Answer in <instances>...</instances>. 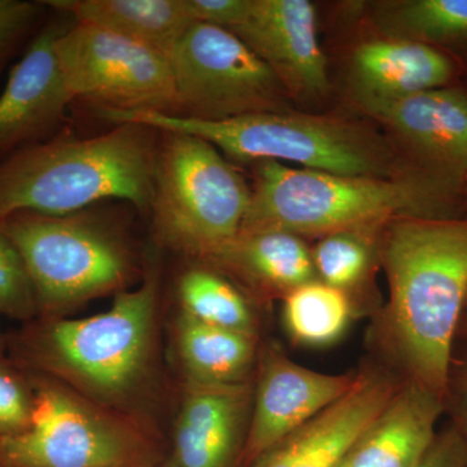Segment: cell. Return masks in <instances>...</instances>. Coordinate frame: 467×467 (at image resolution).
Masks as SVG:
<instances>
[{"label": "cell", "mask_w": 467, "mask_h": 467, "mask_svg": "<svg viewBox=\"0 0 467 467\" xmlns=\"http://www.w3.org/2000/svg\"><path fill=\"white\" fill-rule=\"evenodd\" d=\"M377 238L389 285V343L409 379L447 400L467 304V218L395 217Z\"/></svg>", "instance_id": "obj_1"}, {"label": "cell", "mask_w": 467, "mask_h": 467, "mask_svg": "<svg viewBox=\"0 0 467 467\" xmlns=\"http://www.w3.org/2000/svg\"><path fill=\"white\" fill-rule=\"evenodd\" d=\"M159 275L115 295L106 312L38 317L7 337L18 368L42 374L100 407L133 418L156 376Z\"/></svg>", "instance_id": "obj_2"}, {"label": "cell", "mask_w": 467, "mask_h": 467, "mask_svg": "<svg viewBox=\"0 0 467 467\" xmlns=\"http://www.w3.org/2000/svg\"><path fill=\"white\" fill-rule=\"evenodd\" d=\"M156 133L119 124L97 137L50 138L17 150L0 161V220L17 212L67 216L107 199L149 209Z\"/></svg>", "instance_id": "obj_3"}, {"label": "cell", "mask_w": 467, "mask_h": 467, "mask_svg": "<svg viewBox=\"0 0 467 467\" xmlns=\"http://www.w3.org/2000/svg\"><path fill=\"white\" fill-rule=\"evenodd\" d=\"M254 171L241 233L325 236L378 229L395 217H451L447 212L460 202L418 177H353L276 161L256 162Z\"/></svg>", "instance_id": "obj_4"}, {"label": "cell", "mask_w": 467, "mask_h": 467, "mask_svg": "<svg viewBox=\"0 0 467 467\" xmlns=\"http://www.w3.org/2000/svg\"><path fill=\"white\" fill-rule=\"evenodd\" d=\"M101 119L147 126L207 140L236 161L296 162L301 168L353 177H414L401 167L389 140L368 126L335 116L256 113L223 121H202L152 110L100 109Z\"/></svg>", "instance_id": "obj_5"}, {"label": "cell", "mask_w": 467, "mask_h": 467, "mask_svg": "<svg viewBox=\"0 0 467 467\" xmlns=\"http://www.w3.org/2000/svg\"><path fill=\"white\" fill-rule=\"evenodd\" d=\"M161 134L150 207L153 223L174 250L209 260L241 233L251 187L207 140Z\"/></svg>", "instance_id": "obj_6"}, {"label": "cell", "mask_w": 467, "mask_h": 467, "mask_svg": "<svg viewBox=\"0 0 467 467\" xmlns=\"http://www.w3.org/2000/svg\"><path fill=\"white\" fill-rule=\"evenodd\" d=\"M34 392L32 426L0 439L7 467H159L155 435L133 418L95 404L66 384L26 371Z\"/></svg>", "instance_id": "obj_7"}, {"label": "cell", "mask_w": 467, "mask_h": 467, "mask_svg": "<svg viewBox=\"0 0 467 467\" xmlns=\"http://www.w3.org/2000/svg\"><path fill=\"white\" fill-rule=\"evenodd\" d=\"M32 279L39 317H63L88 301L119 294L133 276L130 252L85 211L67 216L17 212L0 220Z\"/></svg>", "instance_id": "obj_8"}, {"label": "cell", "mask_w": 467, "mask_h": 467, "mask_svg": "<svg viewBox=\"0 0 467 467\" xmlns=\"http://www.w3.org/2000/svg\"><path fill=\"white\" fill-rule=\"evenodd\" d=\"M177 116L223 121L288 110L290 95L272 69L235 34L195 23L169 57Z\"/></svg>", "instance_id": "obj_9"}, {"label": "cell", "mask_w": 467, "mask_h": 467, "mask_svg": "<svg viewBox=\"0 0 467 467\" xmlns=\"http://www.w3.org/2000/svg\"><path fill=\"white\" fill-rule=\"evenodd\" d=\"M72 99L99 109L152 110L177 115V92L165 55L98 27H64L54 45Z\"/></svg>", "instance_id": "obj_10"}, {"label": "cell", "mask_w": 467, "mask_h": 467, "mask_svg": "<svg viewBox=\"0 0 467 467\" xmlns=\"http://www.w3.org/2000/svg\"><path fill=\"white\" fill-rule=\"evenodd\" d=\"M384 126L407 173L462 198L467 182V92L445 86L362 109Z\"/></svg>", "instance_id": "obj_11"}, {"label": "cell", "mask_w": 467, "mask_h": 467, "mask_svg": "<svg viewBox=\"0 0 467 467\" xmlns=\"http://www.w3.org/2000/svg\"><path fill=\"white\" fill-rule=\"evenodd\" d=\"M223 29L275 72L291 99L319 100L330 91L317 14L308 0H232Z\"/></svg>", "instance_id": "obj_12"}, {"label": "cell", "mask_w": 467, "mask_h": 467, "mask_svg": "<svg viewBox=\"0 0 467 467\" xmlns=\"http://www.w3.org/2000/svg\"><path fill=\"white\" fill-rule=\"evenodd\" d=\"M242 466L315 420L355 387L358 373L324 374L291 361L275 346L259 349Z\"/></svg>", "instance_id": "obj_13"}, {"label": "cell", "mask_w": 467, "mask_h": 467, "mask_svg": "<svg viewBox=\"0 0 467 467\" xmlns=\"http://www.w3.org/2000/svg\"><path fill=\"white\" fill-rule=\"evenodd\" d=\"M66 24L43 23L0 92V161L50 140L72 101L58 69L54 45Z\"/></svg>", "instance_id": "obj_14"}, {"label": "cell", "mask_w": 467, "mask_h": 467, "mask_svg": "<svg viewBox=\"0 0 467 467\" xmlns=\"http://www.w3.org/2000/svg\"><path fill=\"white\" fill-rule=\"evenodd\" d=\"M254 387V379L235 384L186 380L171 459L180 467L241 465Z\"/></svg>", "instance_id": "obj_15"}, {"label": "cell", "mask_w": 467, "mask_h": 467, "mask_svg": "<svg viewBox=\"0 0 467 467\" xmlns=\"http://www.w3.org/2000/svg\"><path fill=\"white\" fill-rule=\"evenodd\" d=\"M401 382L383 370L359 371L355 387L250 467H337L391 400Z\"/></svg>", "instance_id": "obj_16"}, {"label": "cell", "mask_w": 467, "mask_h": 467, "mask_svg": "<svg viewBox=\"0 0 467 467\" xmlns=\"http://www.w3.org/2000/svg\"><path fill=\"white\" fill-rule=\"evenodd\" d=\"M456 73V61L447 51L396 36L362 42L349 61L352 90L361 109L451 86Z\"/></svg>", "instance_id": "obj_17"}, {"label": "cell", "mask_w": 467, "mask_h": 467, "mask_svg": "<svg viewBox=\"0 0 467 467\" xmlns=\"http://www.w3.org/2000/svg\"><path fill=\"white\" fill-rule=\"evenodd\" d=\"M445 407L444 398L407 378L337 467H416L438 435Z\"/></svg>", "instance_id": "obj_18"}, {"label": "cell", "mask_w": 467, "mask_h": 467, "mask_svg": "<svg viewBox=\"0 0 467 467\" xmlns=\"http://www.w3.org/2000/svg\"><path fill=\"white\" fill-rule=\"evenodd\" d=\"M209 261L270 297L284 299L288 292L317 279L306 242L275 230L239 233Z\"/></svg>", "instance_id": "obj_19"}, {"label": "cell", "mask_w": 467, "mask_h": 467, "mask_svg": "<svg viewBox=\"0 0 467 467\" xmlns=\"http://www.w3.org/2000/svg\"><path fill=\"white\" fill-rule=\"evenodd\" d=\"M46 7L171 57L195 21L186 0H51Z\"/></svg>", "instance_id": "obj_20"}, {"label": "cell", "mask_w": 467, "mask_h": 467, "mask_svg": "<svg viewBox=\"0 0 467 467\" xmlns=\"http://www.w3.org/2000/svg\"><path fill=\"white\" fill-rule=\"evenodd\" d=\"M257 339V335L202 324L183 313L175 325L178 356L192 382H248L259 358Z\"/></svg>", "instance_id": "obj_21"}, {"label": "cell", "mask_w": 467, "mask_h": 467, "mask_svg": "<svg viewBox=\"0 0 467 467\" xmlns=\"http://www.w3.org/2000/svg\"><path fill=\"white\" fill-rule=\"evenodd\" d=\"M378 23L387 36L444 47L467 48V0L384 3Z\"/></svg>", "instance_id": "obj_22"}, {"label": "cell", "mask_w": 467, "mask_h": 467, "mask_svg": "<svg viewBox=\"0 0 467 467\" xmlns=\"http://www.w3.org/2000/svg\"><path fill=\"white\" fill-rule=\"evenodd\" d=\"M282 300L285 330L303 346H330L343 337L352 319L349 295L319 279L299 285Z\"/></svg>", "instance_id": "obj_23"}, {"label": "cell", "mask_w": 467, "mask_h": 467, "mask_svg": "<svg viewBox=\"0 0 467 467\" xmlns=\"http://www.w3.org/2000/svg\"><path fill=\"white\" fill-rule=\"evenodd\" d=\"M181 313L202 324L257 335L247 299L225 276L205 267L184 272L178 284Z\"/></svg>", "instance_id": "obj_24"}, {"label": "cell", "mask_w": 467, "mask_h": 467, "mask_svg": "<svg viewBox=\"0 0 467 467\" xmlns=\"http://www.w3.org/2000/svg\"><path fill=\"white\" fill-rule=\"evenodd\" d=\"M382 227V226H380ZM378 229L347 230L322 236L312 251L313 266L319 281L349 292L367 279L377 252Z\"/></svg>", "instance_id": "obj_25"}, {"label": "cell", "mask_w": 467, "mask_h": 467, "mask_svg": "<svg viewBox=\"0 0 467 467\" xmlns=\"http://www.w3.org/2000/svg\"><path fill=\"white\" fill-rule=\"evenodd\" d=\"M0 315L30 322L39 317L38 300L26 263L0 227Z\"/></svg>", "instance_id": "obj_26"}, {"label": "cell", "mask_w": 467, "mask_h": 467, "mask_svg": "<svg viewBox=\"0 0 467 467\" xmlns=\"http://www.w3.org/2000/svg\"><path fill=\"white\" fill-rule=\"evenodd\" d=\"M34 407L32 384L26 371L0 350V439L29 430Z\"/></svg>", "instance_id": "obj_27"}, {"label": "cell", "mask_w": 467, "mask_h": 467, "mask_svg": "<svg viewBox=\"0 0 467 467\" xmlns=\"http://www.w3.org/2000/svg\"><path fill=\"white\" fill-rule=\"evenodd\" d=\"M46 5L29 0H0V75L21 47H27L43 26Z\"/></svg>", "instance_id": "obj_28"}, {"label": "cell", "mask_w": 467, "mask_h": 467, "mask_svg": "<svg viewBox=\"0 0 467 467\" xmlns=\"http://www.w3.org/2000/svg\"><path fill=\"white\" fill-rule=\"evenodd\" d=\"M416 467H467V436L456 425L448 427Z\"/></svg>", "instance_id": "obj_29"}, {"label": "cell", "mask_w": 467, "mask_h": 467, "mask_svg": "<svg viewBox=\"0 0 467 467\" xmlns=\"http://www.w3.org/2000/svg\"><path fill=\"white\" fill-rule=\"evenodd\" d=\"M456 413V426L467 436V364L457 387Z\"/></svg>", "instance_id": "obj_30"}, {"label": "cell", "mask_w": 467, "mask_h": 467, "mask_svg": "<svg viewBox=\"0 0 467 467\" xmlns=\"http://www.w3.org/2000/svg\"><path fill=\"white\" fill-rule=\"evenodd\" d=\"M460 328H461V331H462V334L466 335V337H467V304H466L465 312H463L462 319H461ZM460 328H459V331H460Z\"/></svg>", "instance_id": "obj_31"}, {"label": "cell", "mask_w": 467, "mask_h": 467, "mask_svg": "<svg viewBox=\"0 0 467 467\" xmlns=\"http://www.w3.org/2000/svg\"><path fill=\"white\" fill-rule=\"evenodd\" d=\"M0 350L5 352L7 350V337L0 331Z\"/></svg>", "instance_id": "obj_32"}, {"label": "cell", "mask_w": 467, "mask_h": 467, "mask_svg": "<svg viewBox=\"0 0 467 467\" xmlns=\"http://www.w3.org/2000/svg\"><path fill=\"white\" fill-rule=\"evenodd\" d=\"M159 467H180L177 465V463L174 462L173 460L171 459V456L167 457V460L164 461V462L161 463Z\"/></svg>", "instance_id": "obj_33"}, {"label": "cell", "mask_w": 467, "mask_h": 467, "mask_svg": "<svg viewBox=\"0 0 467 467\" xmlns=\"http://www.w3.org/2000/svg\"><path fill=\"white\" fill-rule=\"evenodd\" d=\"M463 202H465V204L467 205V182H466V186H465V190H463Z\"/></svg>", "instance_id": "obj_34"}, {"label": "cell", "mask_w": 467, "mask_h": 467, "mask_svg": "<svg viewBox=\"0 0 467 467\" xmlns=\"http://www.w3.org/2000/svg\"><path fill=\"white\" fill-rule=\"evenodd\" d=\"M0 467H7V466H5V465H3V463H0Z\"/></svg>", "instance_id": "obj_35"}]
</instances>
